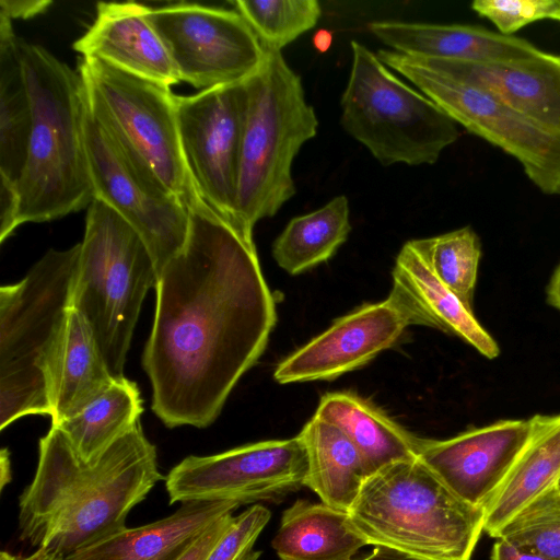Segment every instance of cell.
I'll use <instances>...</instances> for the list:
<instances>
[{"label": "cell", "mask_w": 560, "mask_h": 560, "mask_svg": "<svg viewBox=\"0 0 560 560\" xmlns=\"http://www.w3.org/2000/svg\"><path fill=\"white\" fill-rule=\"evenodd\" d=\"M0 560H65V557L59 553L38 548L35 552L26 557L2 551L0 553Z\"/></svg>", "instance_id": "ab89813d"}, {"label": "cell", "mask_w": 560, "mask_h": 560, "mask_svg": "<svg viewBox=\"0 0 560 560\" xmlns=\"http://www.w3.org/2000/svg\"><path fill=\"white\" fill-rule=\"evenodd\" d=\"M558 485H559V487H560V480H559V483H558Z\"/></svg>", "instance_id": "7bdbcfd3"}, {"label": "cell", "mask_w": 560, "mask_h": 560, "mask_svg": "<svg viewBox=\"0 0 560 560\" xmlns=\"http://www.w3.org/2000/svg\"><path fill=\"white\" fill-rule=\"evenodd\" d=\"M341 95L340 124L383 165L434 164L459 137L457 124L421 92L407 85L357 40Z\"/></svg>", "instance_id": "ba28073f"}, {"label": "cell", "mask_w": 560, "mask_h": 560, "mask_svg": "<svg viewBox=\"0 0 560 560\" xmlns=\"http://www.w3.org/2000/svg\"><path fill=\"white\" fill-rule=\"evenodd\" d=\"M434 275L472 310L481 245L470 226L429 238L411 240Z\"/></svg>", "instance_id": "f546056e"}, {"label": "cell", "mask_w": 560, "mask_h": 560, "mask_svg": "<svg viewBox=\"0 0 560 560\" xmlns=\"http://www.w3.org/2000/svg\"><path fill=\"white\" fill-rule=\"evenodd\" d=\"M425 59L442 72L486 91L542 127L560 133L559 54L540 49L527 58L489 62Z\"/></svg>", "instance_id": "e0dca14e"}, {"label": "cell", "mask_w": 560, "mask_h": 560, "mask_svg": "<svg viewBox=\"0 0 560 560\" xmlns=\"http://www.w3.org/2000/svg\"><path fill=\"white\" fill-rule=\"evenodd\" d=\"M175 105L183 156L199 197L246 236L236 211L246 81L175 95Z\"/></svg>", "instance_id": "5bb4252c"}, {"label": "cell", "mask_w": 560, "mask_h": 560, "mask_svg": "<svg viewBox=\"0 0 560 560\" xmlns=\"http://www.w3.org/2000/svg\"><path fill=\"white\" fill-rule=\"evenodd\" d=\"M142 411L137 384L122 376L81 411L51 425L65 433L83 460L93 462L140 422Z\"/></svg>", "instance_id": "83f0119b"}, {"label": "cell", "mask_w": 560, "mask_h": 560, "mask_svg": "<svg viewBox=\"0 0 560 560\" xmlns=\"http://www.w3.org/2000/svg\"><path fill=\"white\" fill-rule=\"evenodd\" d=\"M52 2L48 0H1L0 13L11 21L31 19L44 13Z\"/></svg>", "instance_id": "8d00e7d4"}, {"label": "cell", "mask_w": 560, "mask_h": 560, "mask_svg": "<svg viewBox=\"0 0 560 560\" xmlns=\"http://www.w3.org/2000/svg\"><path fill=\"white\" fill-rule=\"evenodd\" d=\"M238 506L231 501L182 503L170 516L126 527L65 560H179L206 530Z\"/></svg>", "instance_id": "44dd1931"}, {"label": "cell", "mask_w": 560, "mask_h": 560, "mask_svg": "<svg viewBox=\"0 0 560 560\" xmlns=\"http://www.w3.org/2000/svg\"><path fill=\"white\" fill-rule=\"evenodd\" d=\"M265 50L260 69L246 80L237 183L238 224L252 238L255 224L273 217L295 195L293 160L318 128L301 78L281 51Z\"/></svg>", "instance_id": "8992f818"}, {"label": "cell", "mask_w": 560, "mask_h": 560, "mask_svg": "<svg viewBox=\"0 0 560 560\" xmlns=\"http://www.w3.org/2000/svg\"><path fill=\"white\" fill-rule=\"evenodd\" d=\"M32 104L23 71L20 38L0 13V178L15 184L26 163Z\"/></svg>", "instance_id": "4316f807"}, {"label": "cell", "mask_w": 560, "mask_h": 560, "mask_svg": "<svg viewBox=\"0 0 560 560\" xmlns=\"http://www.w3.org/2000/svg\"><path fill=\"white\" fill-rule=\"evenodd\" d=\"M371 33L399 54L470 62L509 61L536 55L533 43L468 24L375 21Z\"/></svg>", "instance_id": "ffe728a7"}, {"label": "cell", "mask_w": 560, "mask_h": 560, "mask_svg": "<svg viewBox=\"0 0 560 560\" xmlns=\"http://www.w3.org/2000/svg\"><path fill=\"white\" fill-rule=\"evenodd\" d=\"M351 231L349 201L337 196L322 208L290 220L272 245L277 264L298 275L328 260Z\"/></svg>", "instance_id": "f1b7e54d"}, {"label": "cell", "mask_w": 560, "mask_h": 560, "mask_svg": "<svg viewBox=\"0 0 560 560\" xmlns=\"http://www.w3.org/2000/svg\"><path fill=\"white\" fill-rule=\"evenodd\" d=\"M20 198L16 185L0 178V242L20 226Z\"/></svg>", "instance_id": "e575fe53"}, {"label": "cell", "mask_w": 560, "mask_h": 560, "mask_svg": "<svg viewBox=\"0 0 560 560\" xmlns=\"http://www.w3.org/2000/svg\"><path fill=\"white\" fill-rule=\"evenodd\" d=\"M163 479L155 446L138 422L97 459L83 460L51 425L19 498L20 538L63 557L125 529L129 512Z\"/></svg>", "instance_id": "7a4b0ae2"}, {"label": "cell", "mask_w": 560, "mask_h": 560, "mask_svg": "<svg viewBox=\"0 0 560 560\" xmlns=\"http://www.w3.org/2000/svg\"><path fill=\"white\" fill-rule=\"evenodd\" d=\"M547 302L560 311V262L556 267L546 290Z\"/></svg>", "instance_id": "60d3db41"}, {"label": "cell", "mask_w": 560, "mask_h": 560, "mask_svg": "<svg viewBox=\"0 0 560 560\" xmlns=\"http://www.w3.org/2000/svg\"><path fill=\"white\" fill-rule=\"evenodd\" d=\"M32 104L24 171L16 183L20 225L89 208L95 199L86 144V95L79 72L44 47L20 39Z\"/></svg>", "instance_id": "3957f363"}, {"label": "cell", "mask_w": 560, "mask_h": 560, "mask_svg": "<svg viewBox=\"0 0 560 560\" xmlns=\"http://www.w3.org/2000/svg\"><path fill=\"white\" fill-rule=\"evenodd\" d=\"M148 11L149 7L133 2H98L93 23L73 49L82 58H96L171 88L180 79Z\"/></svg>", "instance_id": "ac0fdd59"}, {"label": "cell", "mask_w": 560, "mask_h": 560, "mask_svg": "<svg viewBox=\"0 0 560 560\" xmlns=\"http://www.w3.org/2000/svg\"><path fill=\"white\" fill-rule=\"evenodd\" d=\"M314 416L334 424L349 438L372 475L393 463L418 457L420 438L354 393L325 394Z\"/></svg>", "instance_id": "603a6c76"}, {"label": "cell", "mask_w": 560, "mask_h": 560, "mask_svg": "<svg viewBox=\"0 0 560 560\" xmlns=\"http://www.w3.org/2000/svg\"><path fill=\"white\" fill-rule=\"evenodd\" d=\"M180 81L209 90L242 83L261 67L266 50L236 10L195 3L149 8Z\"/></svg>", "instance_id": "4fadbf2b"}, {"label": "cell", "mask_w": 560, "mask_h": 560, "mask_svg": "<svg viewBox=\"0 0 560 560\" xmlns=\"http://www.w3.org/2000/svg\"><path fill=\"white\" fill-rule=\"evenodd\" d=\"M299 435L307 455L305 486L326 505L348 513L372 475L361 453L340 429L315 416Z\"/></svg>", "instance_id": "cb8c5ba5"}, {"label": "cell", "mask_w": 560, "mask_h": 560, "mask_svg": "<svg viewBox=\"0 0 560 560\" xmlns=\"http://www.w3.org/2000/svg\"><path fill=\"white\" fill-rule=\"evenodd\" d=\"M270 520V511L255 504L233 516L206 560H258L254 545Z\"/></svg>", "instance_id": "836d02e7"}, {"label": "cell", "mask_w": 560, "mask_h": 560, "mask_svg": "<svg viewBox=\"0 0 560 560\" xmlns=\"http://www.w3.org/2000/svg\"><path fill=\"white\" fill-rule=\"evenodd\" d=\"M410 325L407 313L389 296L364 304L281 361L273 377L280 384L334 380L392 348Z\"/></svg>", "instance_id": "2e32d148"}, {"label": "cell", "mask_w": 560, "mask_h": 560, "mask_svg": "<svg viewBox=\"0 0 560 560\" xmlns=\"http://www.w3.org/2000/svg\"><path fill=\"white\" fill-rule=\"evenodd\" d=\"M79 73L93 116L124 150L188 208L202 200L183 156L171 88L82 58Z\"/></svg>", "instance_id": "9c48e42d"}, {"label": "cell", "mask_w": 560, "mask_h": 560, "mask_svg": "<svg viewBox=\"0 0 560 560\" xmlns=\"http://www.w3.org/2000/svg\"><path fill=\"white\" fill-rule=\"evenodd\" d=\"M491 560H552L535 552L522 549L509 541L497 538L492 547Z\"/></svg>", "instance_id": "74e56055"}, {"label": "cell", "mask_w": 560, "mask_h": 560, "mask_svg": "<svg viewBox=\"0 0 560 560\" xmlns=\"http://www.w3.org/2000/svg\"><path fill=\"white\" fill-rule=\"evenodd\" d=\"M79 255L80 243L49 249L21 281L0 289L1 430L25 416H52V378Z\"/></svg>", "instance_id": "277c9868"}, {"label": "cell", "mask_w": 560, "mask_h": 560, "mask_svg": "<svg viewBox=\"0 0 560 560\" xmlns=\"http://www.w3.org/2000/svg\"><path fill=\"white\" fill-rule=\"evenodd\" d=\"M307 455L298 434L242 445L219 454L188 456L171 469V504L231 501L279 502L305 486Z\"/></svg>", "instance_id": "7c38bea8"}, {"label": "cell", "mask_w": 560, "mask_h": 560, "mask_svg": "<svg viewBox=\"0 0 560 560\" xmlns=\"http://www.w3.org/2000/svg\"><path fill=\"white\" fill-rule=\"evenodd\" d=\"M231 3L264 48L278 51L313 28L322 14L316 0H235Z\"/></svg>", "instance_id": "4dcf8cb0"}, {"label": "cell", "mask_w": 560, "mask_h": 560, "mask_svg": "<svg viewBox=\"0 0 560 560\" xmlns=\"http://www.w3.org/2000/svg\"><path fill=\"white\" fill-rule=\"evenodd\" d=\"M85 144L95 198L137 231L159 276L186 243L189 208L124 150L88 104Z\"/></svg>", "instance_id": "8fae6325"}, {"label": "cell", "mask_w": 560, "mask_h": 560, "mask_svg": "<svg viewBox=\"0 0 560 560\" xmlns=\"http://www.w3.org/2000/svg\"><path fill=\"white\" fill-rule=\"evenodd\" d=\"M115 380L91 327L71 307L52 378L51 424L81 411Z\"/></svg>", "instance_id": "484cf974"}, {"label": "cell", "mask_w": 560, "mask_h": 560, "mask_svg": "<svg viewBox=\"0 0 560 560\" xmlns=\"http://www.w3.org/2000/svg\"><path fill=\"white\" fill-rule=\"evenodd\" d=\"M332 35L327 31H319L314 37V46L317 50L325 51L330 47Z\"/></svg>", "instance_id": "b9f144b4"}, {"label": "cell", "mask_w": 560, "mask_h": 560, "mask_svg": "<svg viewBox=\"0 0 560 560\" xmlns=\"http://www.w3.org/2000/svg\"><path fill=\"white\" fill-rule=\"evenodd\" d=\"M376 55L456 124L514 158L541 192L560 196L559 132L542 127L486 91L442 72L425 58L390 49H380Z\"/></svg>", "instance_id": "30bf717a"}, {"label": "cell", "mask_w": 560, "mask_h": 560, "mask_svg": "<svg viewBox=\"0 0 560 560\" xmlns=\"http://www.w3.org/2000/svg\"><path fill=\"white\" fill-rule=\"evenodd\" d=\"M529 434V419L499 420L446 440L420 438L418 458L458 498L485 510Z\"/></svg>", "instance_id": "9a60e30c"}, {"label": "cell", "mask_w": 560, "mask_h": 560, "mask_svg": "<svg viewBox=\"0 0 560 560\" xmlns=\"http://www.w3.org/2000/svg\"><path fill=\"white\" fill-rule=\"evenodd\" d=\"M158 272L137 231L95 198L88 208L71 306L91 327L115 378L126 357L149 289Z\"/></svg>", "instance_id": "52a82bcc"}, {"label": "cell", "mask_w": 560, "mask_h": 560, "mask_svg": "<svg viewBox=\"0 0 560 560\" xmlns=\"http://www.w3.org/2000/svg\"><path fill=\"white\" fill-rule=\"evenodd\" d=\"M155 291L142 355L152 410L168 428L208 427L277 322L253 238L196 202L186 243L159 273Z\"/></svg>", "instance_id": "6da1fadb"}, {"label": "cell", "mask_w": 560, "mask_h": 560, "mask_svg": "<svg viewBox=\"0 0 560 560\" xmlns=\"http://www.w3.org/2000/svg\"><path fill=\"white\" fill-rule=\"evenodd\" d=\"M368 545L419 560H470L485 510L458 498L418 457L371 475L348 512Z\"/></svg>", "instance_id": "5b68a950"}, {"label": "cell", "mask_w": 560, "mask_h": 560, "mask_svg": "<svg viewBox=\"0 0 560 560\" xmlns=\"http://www.w3.org/2000/svg\"><path fill=\"white\" fill-rule=\"evenodd\" d=\"M530 552L560 560V487H552L516 513L497 534Z\"/></svg>", "instance_id": "1f68e13d"}, {"label": "cell", "mask_w": 560, "mask_h": 560, "mask_svg": "<svg viewBox=\"0 0 560 560\" xmlns=\"http://www.w3.org/2000/svg\"><path fill=\"white\" fill-rule=\"evenodd\" d=\"M470 7L503 35H513L537 21L560 22V0H476Z\"/></svg>", "instance_id": "d6a6232c"}, {"label": "cell", "mask_w": 560, "mask_h": 560, "mask_svg": "<svg viewBox=\"0 0 560 560\" xmlns=\"http://www.w3.org/2000/svg\"><path fill=\"white\" fill-rule=\"evenodd\" d=\"M388 296L407 313L412 325L455 335L488 359L500 354L497 341L480 325L472 310L434 275L411 241L396 258Z\"/></svg>", "instance_id": "d6986e66"}, {"label": "cell", "mask_w": 560, "mask_h": 560, "mask_svg": "<svg viewBox=\"0 0 560 560\" xmlns=\"http://www.w3.org/2000/svg\"><path fill=\"white\" fill-rule=\"evenodd\" d=\"M366 545L347 512L307 500H296L283 512L272 539L281 560H353Z\"/></svg>", "instance_id": "d4e9b609"}, {"label": "cell", "mask_w": 560, "mask_h": 560, "mask_svg": "<svg viewBox=\"0 0 560 560\" xmlns=\"http://www.w3.org/2000/svg\"><path fill=\"white\" fill-rule=\"evenodd\" d=\"M233 518V513L226 514L217 521L179 560H206L214 545L224 534Z\"/></svg>", "instance_id": "d590c367"}, {"label": "cell", "mask_w": 560, "mask_h": 560, "mask_svg": "<svg viewBox=\"0 0 560 560\" xmlns=\"http://www.w3.org/2000/svg\"><path fill=\"white\" fill-rule=\"evenodd\" d=\"M529 421L527 443L485 509L483 532L492 538L516 513L560 480V413L534 415Z\"/></svg>", "instance_id": "7402d4cb"}, {"label": "cell", "mask_w": 560, "mask_h": 560, "mask_svg": "<svg viewBox=\"0 0 560 560\" xmlns=\"http://www.w3.org/2000/svg\"><path fill=\"white\" fill-rule=\"evenodd\" d=\"M353 560H355V559H353ZM357 560H419V559L412 558L410 556H407L405 553H401L399 551H396V550H393V549H389L386 547L375 546L374 550L371 553H369L368 556H364L360 559H357Z\"/></svg>", "instance_id": "f35d334b"}]
</instances>
